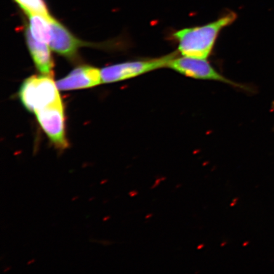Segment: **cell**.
I'll return each instance as SVG.
<instances>
[{"mask_svg":"<svg viewBox=\"0 0 274 274\" xmlns=\"http://www.w3.org/2000/svg\"><path fill=\"white\" fill-rule=\"evenodd\" d=\"M208 164V162H206V163L203 164V166H205V165H206V164Z\"/></svg>","mask_w":274,"mask_h":274,"instance_id":"13","label":"cell"},{"mask_svg":"<svg viewBox=\"0 0 274 274\" xmlns=\"http://www.w3.org/2000/svg\"><path fill=\"white\" fill-rule=\"evenodd\" d=\"M58 88L52 76H32L27 78L19 90V97L31 112L61 101Z\"/></svg>","mask_w":274,"mask_h":274,"instance_id":"2","label":"cell"},{"mask_svg":"<svg viewBox=\"0 0 274 274\" xmlns=\"http://www.w3.org/2000/svg\"><path fill=\"white\" fill-rule=\"evenodd\" d=\"M36 119L51 144L59 152L69 147L67 138L64 111L62 100L36 111Z\"/></svg>","mask_w":274,"mask_h":274,"instance_id":"3","label":"cell"},{"mask_svg":"<svg viewBox=\"0 0 274 274\" xmlns=\"http://www.w3.org/2000/svg\"><path fill=\"white\" fill-rule=\"evenodd\" d=\"M26 42L36 68L43 75H53V62L47 43L36 40L28 29L26 32Z\"/></svg>","mask_w":274,"mask_h":274,"instance_id":"8","label":"cell"},{"mask_svg":"<svg viewBox=\"0 0 274 274\" xmlns=\"http://www.w3.org/2000/svg\"><path fill=\"white\" fill-rule=\"evenodd\" d=\"M101 82V71L92 66H83L74 69L56 84L59 90L69 91L93 87Z\"/></svg>","mask_w":274,"mask_h":274,"instance_id":"6","label":"cell"},{"mask_svg":"<svg viewBox=\"0 0 274 274\" xmlns=\"http://www.w3.org/2000/svg\"><path fill=\"white\" fill-rule=\"evenodd\" d=\"M236 202H235V201H233L232 202V204H230V206H231V207H232V206H235V205H236Z\"/></svg>","mask_w":274,"mask_h":274,"instance_id":"12","label":"cell"},{"mask_svg":"<svg viewBox=\"0 0 274 274\" xmlns=\"http://www.w3.org/2000/svg\"><path fill=\"white\" fill-rule=\"evenodd\" d=\"M202 247H204V245H203V244H201V245L198 246L197 249H202Z\"/></svg>","mask_w":274,"mask_h":274,"instance_id":"11","label":"cell"},{"mask_svg":"<svg viewBox=\"0 0 274 274\" xmlns=\"http://www.w3.org/2000/svg\"><path fill=\"white\" fill-rule=\"evenodd\" d=\"M177 55L173 52L159 58L121 63L101 70L102 82L110 83L128 79L156 69L168 67L170 61Z\"/></svg>","mask_w":274,"mask_h":274,"instance_id":"4","label":"cell"},{"mask_svg":"<svg viewBox=\"0 0 274 274\" xmlns=\"http://www.w3.org/2000/svg\"><path fill=\"white\" fill-rule=\"evenodd\" d=\"M225 244V242H224V243H222V244L221 246H224Z\"/></svg>","mask_w":274,"mask_h":274,"instance_id":"14","label":"cell"},{"mask_svg":"<svg viewBox=\"0 0 274 274\" xmlns=\"http://www.w3.org/2000/svg\"><path fill=\"white\" fill-rule=\"evenodd\" d=\"M52 37L50 47L58 54L67 58L76 56L84 43L76 38L64 25L55 18L51 19Z\"/></svg>","mask_w":274,"mask_h":274,"instance_id":"7","label":"cell"},{"mask_svg":"<svg viewBox=\"0 0 274 274\" xmlns=\"http://www.w3.org/2000/svg\"><path fill=\"white\" fill-rule=\"evenodd\" d=\"M53 17L31 15L29 17L27 28L32 36L37 41L49 44L52 37L51 19Z\"/></svg>","mask_w":274,"mask_h":274,"instance_id":"9","label":"cell"},{"mask_svg":"<svg viewBox=\"0 0 274 274\" xmlns=\"http://www.w3.org/2000/svg\"><path fill=\"white\" fill-rule=\"evenodd\" d=\"M237 15L228 11L214 22L175 31L173 36L177 41L178 51L183 56L206 59L212 53L221 31L232 24Z\"/></svg>","mask_w":274,"mask_h":274,"instance_id":"1","label":"cell"},{"mask_svg":"<svg viewBox=\"0 0 274 274\" xmlns=\"http://www.w3.org/2000/svg\"><path fill=\"white\" fill-rule=\"evenodd\" d=\"M167 67L187 77L199 79L213 80L241 87L239 84L229 80L220 74L206 59L185 56L177 57L176 56L170 61Z\"/></svg>","mask_w":274,"mask_h":274,"instance_id":"5","label":"cell"},{"mask_svg":"<svg viewBox=\"0 0 274 274\" xmlns=\"http://www.w3.org/2000/svg\"><path fill=\"white\" fill-rule=\"evenodd\" d=\"M25 14L31 15L51 16L45 0H13Z\"/></svg>","mask_w":274,"mask_h":274,"instance_id":"10","label":"cell"}]
</instances>
